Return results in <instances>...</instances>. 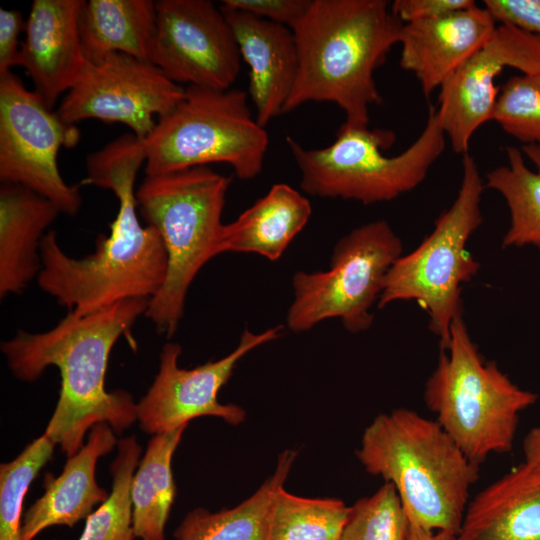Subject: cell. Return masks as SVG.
Listing matches in <instances>:
<instances>
[{
  "label": "cell",
  "instance_id": "1",
  "mask_svg": "<svg viewBox=\"0 0 540 540\" xmlns=\"http://www.w3.org/2000/svg\"><path fill=\"white\" fill-rule=\"evenodd\" d=\"M146 161L143 140L133 133L90 154L83 184L108 189L119 200L109 235H100L94 253L66 254L54 230L41 241L39 287L75 316L82 317L134 298L151 299L167 274V253L160 233L143 227L137 215L134 184Z\"/></svg>",
  "mask_w": 540,
  "mask_h": 540
},
{
  "label": "cell",
  "instance_id": "2",
  "mask_svg": "<svg viewBox=\"0 0 540 540\" xmlns=\"http://www.w3.org/2000/svg\"><path fill=\"white\" fill-rule=\"evenodd\" d=\"M149 300H123L82 317L68 311L48 331L19 330L1 343L10 370L21 381H35L49 366L59 369V399L44 434L68 457L80 450L95 424L107 423L120 434L137 419L132 395L107 391L105 375L113 346L145 315Z\"/></svg>",
  "mask_w": 540,
  "mask_h": 540
},
{
  "label": "cell",
  "instance_id": "3",
  "mask_svg": "<svg viewBox=\"0 0 540 540\" xmlns=\"http://www.w3.org/2000/svg\"><path fill=\"white\" fill-rule=\"evenodd\" d=\"M402 27L386 0H311L291 28L299 70L284 113L331 102L345 124L368 127L370 106L382 102L375 71L399 44Z\"/></svg>",
  "mask_w": 540,
  "mask_h": 540
},
{
  "label": "cell",
  "instance_id": "4",
  "mask_svg": "<svg viewBox=\"0 0 540 540\" xmlns=\"http://www.w3.org/2000/svg\"><path fill=\"white\" fill-rule=\"evenodd\" d=\"M356 455L366 472L395 487L409 521L458 536L479 465L436 420L407 408L379 414Z\"/></svg>",
  "mask_w": 540,
  "mask_h": 540
},
{
  "label": "cell",
  "instance_id": "5",
  "mask_svg": "<svg viewBox=\"0 0 540 540\" xmlns=\"http://www.w3.org/2000/svg\"><path fill=\"white\" fill-rule=\"evenodd\" d=\"M231 179L209 166L146 176L136 201L158 230L167 253V274L145 316L168 338L183 317L188 290L202 267L219 255L222 213Z\"/></svg>",
  "mask_w": 540,
  "mask_h": 540
},
{
  "label": "cell",
  "instance_id": "6",
  "mask_svg": "<svg viewBox=\"0 0 540 540\" xmlns=\"http://www.w3.org/2000/svg\"><path fill=\"white\" fill-rule=\"evenodd\" d=\"M436 421L467 458L480 465L512 450L519 415L538 395L517 386L494 361H486L469 335L463 313L453 321L424 389Z\"/></svg>",
  "mask_w": 540,
  "mask_h": 540
},
{
  "label": "cell",
  "instance_id": "7",
  "mask_svg": "<svg viewBox=\"0 0 540 540\" xmlns=\"http://www.w3.org/2000/svg\"><path fill=\"white\" fill-rule=\"evenodd\" d=\"M395 141L390 130L351 127L343 123L334 142L306 148L286 142L300 172L302 190L315 197L354 200L364 205L391 201L417 188L440 158L446 136L431 106L419 136L404 151L387 156Z\"/></svg>",
  "mask_w": 540,
  "mask_h": 540
},
{
  "label": "cell",
  "instance_id": "8",
  "mask_svg": "<svg viewBox=\"0 0 540 540\" xmlns=\"http://www.w3.org/2000/svg\"><path fill=\"white\" fill-rule=\"evenodd\" d=\"M484 188L476 161L468 153L463 155L455 200L435 220L432 232L394 262L378 300L379 308L395 301H415L426 311L441 350L449 345L454 319L463 313L461 286L480 269L467 243L483 222Z\"/></svg>",
  "mask_w": 540,
  "mask_h": 540
},
{
  "label": "cell",
  "instance_id": "9",
  "mask_svg": "<svg viewBox=\"0 0 540 540\" xmlns=\"http://www.w3.org/2000/svg\"><path fill=\"white\" fill-rule=\"evenodd\" d=\"M143 142L146 176L225 163L251 180L262 172L269 137L252 116L248 93L191 85Z\"/></svg>",
  "mask_w": 540,
  "mask_h": 540
},
{
  "label": "cell",
  "instance_id": "10",
  "mask_svg": "<svg viewBox=\"0 0 540 540\" xmlns=\"http://www.w3.org/2000/svg\"><path fill=\"white\" fill-rule=\"evenodd\" d=\"M402 255V241L386 220L354 228L335 244L328 270L295 272L286 326L299 333L337 318L350 333L368 330L374 320L371 308Z\"/></svg>",
  "mask_w": 540,
  "mask_h": 540
},
{
  "label": "cell",
  "instance_id": "11",
  "mask_svg": "<svg viewBox=\"0 0 540 540\" xmlns=\"http://www.w3.org/2000/svg\"><path fill=\"white\" fill-rule=\"evenodd\" d=\"M80 139L76 125L64 122L12 71L0 75V180L21 185L74 216L82 198L78 186L61 176L57 156Z\"/></svg>",
  "mask_w": 540,
  "mask_h": 540
},
{
  "label": "cell",
  "instance_id": "12",
  "mask_svg": "<svg viewBox=\"0 0 540 540\" xmlns=\"http://www.w3.org/2000/svg\"><path fill=\"white\" fill-rule=\"evenodd\" d=\"M185 88L169 79L156 65L113 53L98 63H87L80 78L56 110L66 123L86 119L128 126L146 139L157 121L183 99Z\"/></svg>",
  "mask_w": 540,
  "mask_h": 540
},
{
  "label": "cell",
  "instance_id": "13",
  "mask_svg": "<svg viewBox=\"0 0 540 540\" xmlns=\"http://www.w3.org/2000/svg\"><path fill=\"white\" fill-rule=\"evenodd\" d=\"M149 61L177 84L226 90L241 55L220 6L209 0H158Z\"/></svg>",
  "mask_w": 540,
  "mask_h": 540
},
{
  "label": "cell",
  "instance_id": "14",
  "mask_svg": "<svg viewBox=\"0 0 540 540\" xmlns=\"http://www.w3.org/2000/svg\"><path fill=\"white\" fill-rule=\"evenodd\" d=\"M282 331V325L260 333L245 328L231 353L191 369L178 366L181 346L174 342L166 343L160 354L158 373L146 395L136 405L141 429L155 435L188 425L190 420L202 416L218 417L230 425L242 423L246 417L245 410L235 404L220 403L218 393L243 356L278 339Z\"/></svg>",
  "mask_w": 540,
  "mask_h": 540
},
{
  "label": "cell",
  "instance_id": "15",
  "mask_svg": "<svg viewBox=\"0 0 540 540\" xmlns=\"http://www.w3.org/2000/svg\"><path fill=\"white\" fill-rule=\"evenodd\" d=\"M540 74V36L499 24L489 39L439 89L436 117L454 152L468 153L475 132L492 114L506 69Z\"/></svg>",
  "mask_w": 540,
  "mask_h": 540
},
{
  "label": "cell",
  "instance_id": "16",
  "mask_svg": "<svg viewBox=\"0 0 540 540\" xmlns=\"http://www.w3.org/2000/svg\"><path fill=\"white\" fill-rule=\"evenodd\" d=\"M84 0H34L21 43L20 66L35 92L53 109L78 81L88 60L79 30Z\"/></svg>",
  "mask_w": 540,
  "mask_h": 540
},
{
  "label": "cell",
  "instance_id": "17",
  "mask_svg": "<svg viewBox=\"0 0 540 540\" xmlns=\"http://www.w3.org/2000/svg\"><path fill=\"white\" fill-rule=\"evenodd\" d=\"M495 28L490 12L477 4L403 24L400 66L415 75L428 97L489 39Z\"/></svg>",
  "mask_w": 540,
  "mask_h": 540
},
{
  "label": "cell",
  "instance_id": "18",
  "mask_svg": "<svg viewBox=\"0 0 540 540\" xmlns=\"http://www.w3.org/2000/svg\"><path fill=\"white\" fill-rule=\"evenodd\" d=\"M249 67L248 97L259 125L284 114L294 89L299 57L291 28L220 4Z\"/></svg>",
  "mask_w": 540,
  "mask_h": 540
},
{
  "label": "cell",
  "instance_id": "19",
  "mask_svg": "<svg viewBox=\"0 0 540 540\" xmlns=\"http://www.w3.org/2000/svg\"><path fill=\"white\" fill-rule=\"evenodd\" d=\"M118 441L107 423L95 424L85 445L68 457L58 477L47 473L44 494L25 512L21 540H33L44 529L65 525L73 527L86 519L96 505L104 503L108 493L95 478L97 460L111 452Z\"/></svg>",
  "mask_w": 540,
  "mask_h": 540
},
{
  "label": "cell",
  "instance_id": "20",
  "mask_svg": "<svg viewBox=\"0 0 540 540\" xmlns=\"http://www.w3.org/2000/svg\"><path fill=\"white\" fill-rule=\"evenodd\" d=\"M457 540H540V465L525 460L482 490Z\"/></svg>",
  "mask_w": 540,
  "mask_h": 540
},
{
  "label": "cell",
  "instance_id": "21",
  "mask_svg": "<svg viewBox=\"0 0 540 540\" xmlns=\"http://www.w3.org/2000/svg\"><path fill=\"white\" fill-rule=\"evenodd\" d=\"M60 210L21 185L0 187V297L21 293L38 277L41 241Z\"/></svg>",
  "mask_w": 540,
  "mask_h": 540
},
{
  "label": "cell",
  "instance_id": "22",
  "mask_svg": "<svg viewBox=\"0 0 540 540\" xmlns=\"http://www.w3.org/2000/svg\"><path fill=\"white\" fill-rule=\"evenodd\" d=\"M311 213L304 195L288 184L276 183L233 222L224 224L219 253H255L277 261Z\"/></svg>",
  "mask_w": 540,
  "mask_h": 540
},
{
  "label": "cell",
  "instance_id": "23",
  "mask_svg": "<svg viewBox=\"0 0 540 540\" xmlns=\"http://www.w3.org/2000/svg\"><path fill=\"white\" fill-rule=\"evenodd\" d=\"M79 30L89 62L98 63L113 53L149 61L156 33L155 1H84Z\"/></svg>",
  "mask_w": 540,
  "mask_h": 540
},
{
  "label": "cell",
  "instance_id": "24",
  "mask_svg": "<svg viewBox=\"0 0 540 540\" xmlns=\"http://www.w3.org/2000/svg\"><path fill=\"white\" fill-rule=\"evenodd\" d=\"M297 453L286 449L276 468L249 498L237 506L210 512L197 508L184 517L174 532L177 540H269L275 496L293 466Z\"/></svg>",
  "mask_w": 540,
  "mask_h": 540
},
{
  "label": "cell",
  "instance_id": "25",
  "mask_svg": "<svg viewBox=\"0 0 540 540\" xmlns=\"http://www.w3.org/2000/svg\"><path fill=\"white\" fill-rule=\"evenodd\" d=\"M507 164L486 174L485 188L498 192L509 209L502 247L540 249V145L506 148Z\"/></svg>",
  "mask_w": 540,
  "mask_h": 540
},
{
  "label": "cell",
  "instance_id": "26",
  "mask_svg": "<svg viewBox=\"0 0 540 540\" xmlns=\"http://www.w3.org/2000/svg\"><path fill=\"white\" fill-rule=\"evenodd\" d=\"M186 427L153 435L138 463L131 484L135 538L165 539V526L176 494L171 463Z\"/></svg>",
  "mask_w": 540,
  "mask_h": 540
},
{
  "label": "cell",
  "instance_id": "27",
  "mask_svg": "<svg viewBox=\"0 0 540 540\" xmlns=\"http://www.w3.org/2000/svg\"><path fill=\"white\" fill-rule=\"evenodd\" d=\"M348 513L340 499L300 497L282 487L272 506L269 540H339Z\"/></svg>",
  "mask_w": 540,
  "mask_h": 540
},
{
  "label": "cell",
  "instance_id": "28",
  "mask_svg": "<svg viewBox=\"0 0 540 540\" xmlns=\"http://www.w3.org/2000/svg\"><path fill=\"white\" fill-rule=\"evenodd\" d=\"M118 453L110 466L112 490L107 500L87 518L79 540H133L131 484L141 446L134 436L118 440Z\"/></svg>",
  "mask_w": 540,
  "mask_h": 540
},
{
  "label": "cell",
  "instance_id": "29",
  "mask_svg": "<svg viewBox=\"0 0 540 540\" xmlns=\"http://www.w3.org/2000/svg\"><path fill=\"white\" fill-rule=\"evenodd\" d=\"M55 444L45 435L0 465V540H21L24 497L33 479L52 458Z\"/></svg>",
  "mask_w": 540,
  "mask_h": 540
},
{
  "label": "cell",
  "instance_id": "30",
  "mask_svg": "<svg viewBox=\"0 0 540 540\" xmlns=\"http://www.w3.org/2000/svg\"><path fill=\"white\" fill-rule=\"evenodd\" d=\"M409 521L395 487L385 482L349 507L339 540H407Z\"/></svg>",
  "mask_w": 540,
  "mask_h": 540
},
{
  "label": "cell",
  "instance_id": "31",
  "mask_svg": "<svg viewBox=\"0 0 540 540\" xmlns=\"http://www.w3.org/2000/svg\"><path fill=\"white\" fill-rule=\"evenodd\" d=\"M492 120L524 145H540V74L510 77L500 88Z\"/></svg>",
  "mask_w": 540,
  "mask_h": 540
},
{
  "label": "cell",
  "instance_id": "32",
  "mask_svg": "<svg viewBox=\"0 0 540 540\" xmlns=\"http://www.w3.org/2000/svg\"><path fill=\"white\" fill-rule=\"evenodd\" d=\"M221 4L292 28L306 13L311 0H223Z\"/></svg>",
  "mask_w": 540,
  "mask_h": 540
},
{
  "label": "cell",
  "instance_id": "33",
  "mask_svg": "<svg viewBox=\"0 0 540 540\" xmlns=\"http://www.w3.org/2000/svg\"><path fill=\"white\" fill-rule=\"evenodd\" d=\"M496 23L540 36V0H484Z\"/></svg>",
  "mask_w": 540,
  "mask_h": 540
},
{
  "label": "cell",
  "instance_id": "34",
  "mask_svg": "<svg viewBox=\"0 0 540 540\" xmlns=\"http://www.w3.org/2000/svg\"><path fill=\"white\" fill-rule=\"evenodd\" d=\"M476 5L473 0H395L390 6L403 23L430 19Z\"/></svg>",
  "mask_w": 540,
  "mask_h": 540
},
{
  "label": "cell",
  "instance_id": "35",
  "mask_svg": "<svg viewBox=\"0 0 540 540\" xmlns=\"http://www.w3.org/2000/svg\"><path fill=\"white\" fill-rule=\"evenodd\" d=\"M26 27L21 11L0 9V75L20 66V33Z\"/></svg>",
  "mask_w": 540,
  "mask_h": 540
},
{
  "label": "cell",
  "instance_id": "36",
  "mask_svg": "<svg viewBox=\"0 0 540 540\" xmlns=\"http://www.w3.org/2000/svg\"><path fill=\"white\" fill-rule=\"evenodd\" d=\"M407 540H457V536L442 531L428 530L409 521Z\"/></svg>",
  "mask_w": 540,
  "mask_h": 540
},
{
  "label": "cell",
  "instance_id": "37",
  "mask_svg": "<svg viewBox=\"0 0 540 540\" xmlns=\"http://www.w3.org/2000/svg\"><path fill=\"white\" fill-rule=\"evenodd\" d=\"M523 451L525 460L540 465V426L532 428L524 438Z\"/></svg>",
  "mask_w": 540,
  "mask_h": 540
}]
</instances>
